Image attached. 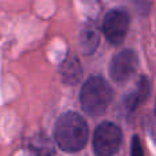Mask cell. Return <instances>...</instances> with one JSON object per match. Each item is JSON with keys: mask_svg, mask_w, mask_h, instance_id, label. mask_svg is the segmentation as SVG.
<instances>
[{"mask_svg": "<svg viewBox=\"0 0 156 156\" xmlns=\"http://www.w3.org/2000/svg\"><path fill=\"white\" fill-rule=\"evenodd\" d=\"M89 130L86 122L76 112H67L58 119L55 125V141L66 152H77L85 147Z\"/></svg>", "mask_w": 156, "mask_h": 156, "instance_id": "obj_1", "label": "cell"}, {"mask_svg": "<svg viewBox=\"0 0 156 156\" xmlns=\"http://www.w3.org/2000/svg\"><path fill=\"white\" fill-rule=\"evenodd\" d=\"M111 100H112V89L110 83L101 77L89 78L81 89V107L89 115H101L108 108Z\"/></svg>", "mask_w": 156, "mask_h": 156, "instance_id": "obj_2", "label": "cell"}, {"mask_svg": "<svg viewBox=\"0 0 156 156\" xmlns=\"http://www.w3.org/2000/svg\"><path fill=\"white\" fill-rule=\"evenodd\" d=\"M122 143V130L111 122H104L93 134V151L97 156H112Z\"/></svg>", "mask_w": 156, "mask_h": 156, "instance_id": "obj_3", "label": "cell"}, {"mask_svg": "<svg viewBox=\"0 0 156 156\" xmlns=\"http://www.w3.org/2000/svg\"><path fill=\"white\" fill-rule=\"evenodd\" d=\"M129 14L122 8H115L105 14L103 21V33L111 44H121L129 30Z\"/></svg>", "mask_w": 156, "mask_h": 156, "instance_id": "obj_4", "label": "cell"}, {"mask_svg": "<svg viewBox=\"0 0 156 156\" xmlns=\"http://www.w3.org/2000/svg\"><path fill=\"white\" fill-rule=\"evenodd\" d=\"M137 65L138 59L136 52L132 49H125L114 56L112 62H111L110 74L112 80L116 82H125L136 73Z\"/></svg>", "mask_w": 156, "mask_h": 156, "instance_id": "obj_5", "label": "cell"}, {"mask_svg": "<svg viewBox=\"0 0 156 156\" xmlns=\"http://www.w3.org/2000/svg\"><path fill=\"white\" fill-rule=\"evenodd\" d=\"M99 41H100L99 30H97V27L93 23H86L81 29L78 44H80V48L82 51V54L92 55L96 51L97 45H99Z\"/></svg>", "mask_w": 156, "mask_h": 156, "instance_id": "obj_6", "label": "cell"}, {"mask_svg": "<svg viewBox=\"0 0 156 156\" xmlns=\"http://www.w3.org/2000/svg\"><path fill=\"white\" fill-rule=\"evenodd\" d=\"M149 93V83L148 80L145 77H141L140 81H138L137 86L134 88V90H132L123 100V105H125V110L127 112H133L144 100L147 99Z\"/></svg>", "mask_w": 156, "mask_h": 156, "instance_id": "obj_7", "label": "cell"}, {"mask_svg": "<svg viewBox=\"0 0 156 156\" xmlns=\"http://www.w3.org/2000/svg\"><path fill=\"white\" fill-rule=\"evenodd\" d=\"M60 77L63 82L69 85H76L80 82L82 77V69H81L80 60L74 55H69L65 59V62L60 66Z\"/></svg>", "mask_w": 156, "mask_h": 156, "instance_id": "obj_8", "label": "cell"}, {"mask_svg": "<svg viewBox=\"0 0 156 156\" xmlns=\"http://www.w3.org/2000/svg\"><path fill=\"white\" fill-rule=\"evenodd\" d=\"M130 156H144L143 152V145L138 138V136H134L132 140V155Z\"/></svg>", "mask_w": 156, "mask_h": 156, "instance_id": "obj_9", "label": "cell"}]
</instances>
